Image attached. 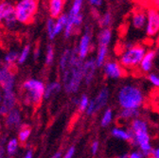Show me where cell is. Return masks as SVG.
Segmentation results:
<instances>
[{"label":"cell","mask_w":159,"mask_h":158,"mask_svg":"<svg viewBox=\"0 0 159 158\" xmlns=\"http://www.w3.org/2000/svg\"><path fill=\"white\" fill-rule=\"evenodd\" d=\"M66 24H67V14L64 13L57 19H55V24H54V36L55 37L61 32H64Z\"/></svg>","instance_id":"obj_20"},{"label":"cell","mask_w":159,"mask_h":158,"mask_svg":"<svg viewBox=\"0 0 159 158\" xmlns=\"http://www.w3.org/2000/svg\"><path fill=\"white\" fill-rule=\"evenodd\" d=\"M130 23L132 27L136 30L145 29L147 23V11L142 8H137L131 13Z\"/></svg>","instance_id":"obj_12"},{"label":"cell","mask_w":159,"mask_h":158,"mask_svg":"<svg viewBox=\"0 0 159 158\" xmlns=\"http://www.w3.org/2000/svg\"><path fill=\"white\" fill-rule=\"evenodd\" d=\"M147 6L153 8L155 10H157L159 11V0H148Z\"/></svg>","instance_id":"obj_36"},{"label":"cell","mask_w":159,"mask_h":158,"mask_svg":"<svg viewBox=\"0 0 159 158\" xmlns=\"http://www.w3.org/2000/svg\"><path fill=\"white\" fill-rule=\"evenodd\" d=\"M0 133H1V129H0Z\"/></svg>","instance_id":"obj_48"},{"label":"cell","mask_w":159,"mask_h":158,"mask_svg":"<svg viewBox=\"0 0 159 158\" xmlns=\"http://www.w3.org/2000/svg\"><path fill=\"white\" fill-rule=\"evenodd\" d=\"M104 74L110 79H121L126 75V69L117 62L108 61L103 65Z\"/></svg>","instance_id":"obj_11"},{"label":"cell","mask_w":159,"mask_h":158,"mask_svg":"<svg viewBox=\"0 0 159 158\" xmlns=\"http://www.w3.org/2000/svg\"><path fill=\"white\" fill-rule=\"evenodd\" d=\"M6 154V149H4L2 146H0V158H5Z\"/></svg>","instance_id":"obj_43"},{"label":"cell","mask_w":159,"mask_h":158,"mask_svg":"<svg viewBox=\"0 0 159 158\" xmlns=\"http://www.w3.org/2000/svg\"><path fill=\"white\" fill-rule=\"evenodd\" d=\"M148 158H152V157H148Z\"/></svg>","instance_id":"obj_49"},{"label":"cell","mask_w":159,"mask_h":158,"mask_svg":"<svg viewBox=\"0 0 159 158\" xmlns=\"http://www.w3.org/2000/svg\"><path fill=\"white\" fill-rule=\"evenodd\" d=\"M75 151H76L75 147H70V148L66 151V152L63 155L62 158H73V156H74V154H75Z\"/></svg>","instance_id":"obj_35"},{"label":"cell","mask_w":159,"mask_h":158,"mask_svg":"<svg viewBox=\"0 0 159 158\" xmlns=\"http://www.w3.org/2000/svg\"><path fill=\"white\" fill-rule=\"evenodd\" d=\"M89 103H90V100L88 98V97L86 95H83L81 97H80V100L78 101V109L80 112H86L88 106H89Z\"/></svg>","instance_id":"obj_29"},{"label":"cell","mask_w":159,"mask_h":158,"mask_svg":"<svg viewBox=\"0 0 159 158\" xmlns=\"http://www.w3.org/2000/svg\"><path fill=\"white\" fill-rule=\"evenodd\" d=\"M23 158H33V151H32V150L27 151V152L25 153Z\"/></svg>","instance_id":"obj_42"},{"label":"cell","mask_w":159,"mask_h":158,"mask_svg":"<svg viewBox=\"0 0 159 158\" xmlns=\"http://www.w3.org/2000/svg\"><path fill=\"white\" fill-rule=\"evenodd\" d=\"M17 23L14 4L9 0H0V26L13 29Z\"/></svg>","instance_id":"obj_7"},{"label":"cell","mask_w":159,"mask_h":158,"mask_svg":"<svg viewBox=\"0 0 159 158\" xmlns=\"http://www.w3.org/2000/svg\"><path fill=\"white\" fill-rule=\"evenodd\" d=\"M144 100V94L141 89L133 84L122 86L117 94V102L122 109H139Z\"/></svg>","instance_id":"obj_3"},{"label":"cell","mask_w":159,"mask_h":158,"mask_svg":"<svg viewBox=\"0 0 159 158\" xmlns=\"http://www.w3.org/2000/svg\"><path fill=\"white\" fill-rule=\"evenodd\" d=\"M148 80L151 84H152L156 88H159V76H157L155 74H149Z\"/></svg>","instance_id":"obj_34"},{"label":"cell","mask_w":159,"mask_h":158,"mask_svg":"<svg viewBox=\"0 0 159 158\" xmlns=\"http://www.w3.org/2000/svg\"><path fill=\"white\" fill-rule=\"evenodd\" d=\"M88 1L93 7H99V6H102L103 0H88Z\"/></svg>","instance_id":"obj_40"},{"label":"cell","mask_w":159,"mask_h":158,"mask_svg":"<svg viewBox=\"0 0 159 158\" xmlns=\"http://www.w3.org/2000/svg\"><path fill=\"white\" fill-rule=\"evenodd\" d=\"M63 157V155H62V153L60 152V151H58V152H56V153H54L50 158H62Z\"/></svg>","instance_id":"obj_44"},{"label":"cell","mask_w":159,"mask_h":158,"mask_svg":"<svg viewBox=\"0 0 159 158\" xmlns=\"http://www.w3.org/2000/svg\"><path fill=\"white\" fill-rule=\"evenodd\" d=\"M151 157L152 158H159V147H157V148L152 150Z\"/></svg>","instance_id":"obj_41"},{"label":"cell","mask_w":159,"mask_h":158,"mask_svg":"<svg viewBox=\"0 0 159 158\" xmlns=\"http://www.w3.org/2000/svg\"><path fill=\"white\" fill-rule=\"evenodd\" d=\"M130 132L132 134L131 142L140 149V152L142 153L143 157H151L152 147L151 144L148 123L142 118H134L131 121Z\"/></svg>","instance_id":"obj_1"},{"label":"cell","mask_w":159,"mask_h":158,"mask_svg":"<svg viewBox=\"0 0 159 158\" xmlns=\"http://www.w3.org/2000/svg\"><path fill=\"white\" fill-rule=\"evenodd\" d=\"M38 8L39 0H18L14 4L17 22L24 25L31 23L38 11Z\"/></svg>","instance_id":"obj_6"},{"label":"cell","mask_w":159,"mask_h":158,"mask_svg":"<svg viewBox=\"0 0 159 158\" xmlns=\"http://www.w3.org/2000/svg\"><path fill=\"white\" fill-rule=\"evenodd\" d=\"M138 2H140L142 5H147V3H148V0H137Z\"/></svg>","instance_id":"obj_46"},{"label":"cell","mask_w":159,"mask_h":158,"mask_svg":"<svg viewBox=\"0 0 159 158\" xmlns=\"http://www.w3.org/2000/svg\"><path fill=\"white\" fill-rule=\"evenodd\" d=\"M39 54H40V50L39 49H35V51H34V58L37 59L39 57Z\"/></svg>","instance_id":"obj_45"},{"label":"cell","mask_w":159,"mask_h":158,"mask_svg":"<svg viewBox=\"0 0 159 158\" xmlns=\"http://www.w3.org/2000/svg\"><path fill=\"white\" fill-rule=\"evenodd\" d=\"M155 56H156V52L153 49L147 50L140 65H139V66H138V68L141 73H149L152 70V68L153 66Z\"/></svg>","instance_id":"obj_15"},{"label":"cell","mask_w":159,"mask_h":158,"mask_svg":"<svg viewBox=\"0 0 159 158\" xmlns=\"http://www.w3.org/2000/svg\"><path fill=\"white\" fill-rule=\"evenodd\" d=\"M97 64L95 59H89L84 62L83 66V75H84V82L86 85H89L93 80L97 70Z\"/></svg>","instance_id":"obj_13"},{"label":"cell","mask_w":159,"mask_h":158,"mask_svg":"<svg viewBox=\"0 0 159 158\" xmlns=\"http://www.w3.org/2000/svg\"><path fill=\"white\" fill-rule=\"evenodd\" d=\"M91 43H92V33H91V29L87 28L83 33L82 37L80 38V41L77 47V53L81 60L84 61L88 55L91 47Z\"/></svg>","instance_id":"obj_10"},{"label":"cell","mask_w":159,"mask_h":158,"mask_svg":"<svg viewBox=\"0 0 159 158\" xmlns=\"http://www.w3.org/2000/svg\"><path fill=\"white\" fill-rule=\"evenodd\" d=\"M112 20H113L112 14L110 12H106L99 19V25H101L102 29H108V27L112 23Z\"/></svg>","instance_id":"obj_30"},{"label":"cell","mask_w":159,"mask_h":158,"mask_svg":"<svg viewBox=\"0 0 159 158\" xmlns=\"http://www.w3.org/2000/svg\"><path fill=\"white\" fill-rule=\"evenodd\" d=\"M19 148V141L17 138H11L7 142L6 145V153L9 155V157L13 156L14 154H16L17 151Z\"/></svg>","instance_id":"obj_25"},{"label":"cell","mask_w":159,"mask_h":158,"mask_svg":"<svg viewBox=\"0 0 159 158\" xmlns=\"http://www.w3.org/2000/svg\"><path fill=\"white\" fill-rule=\"evenodd\" d=\"M112 40V30L110 29H102L98 33V46H106Z\"/></svg>","instance_id":"obj_21"},{"label":"cell","mask_w":159,"mask_h":158,"mask_svg":"<svg viewBox=\"0 0 159 158\" xmlns=\"http://www.w3.org/2000/svg\"><path fill=\"white\" fill-rule=\"evenodd\" d=\"M108 56V47L106 46H98L97 56H96V64L98 67H102L105 65Z\"/></svg>","instance_id":"obj_17"},{"label":"cell","mask_w":159,"mask_h":158,"mask_svg":"<svg viewBox=\"0 0 159 158\" xmlns=\"http://www.w3.org/2000/svg\"><path fill=\"white\" fill-rule=\"evenodd\" d=\"M30 51H31L30 46H29V45L25 46V47L22 48V50L20 51V53H19L17 63H18L19 65H22V64L26 63V61L28 60V58H29V56H30Z\"/></svg>","instance_id":"obj_26"},{"label":"cell","mask_w":159,"mask_h":158,"mask_svg":"<svg viewBox=\"0 0 159 158\" xmlns=\"http://www.w3.org/2000/svg\"><path fill=\"white\" fill-rule=\"evenodd\" d=\"M18 56H19V53H17L16 51H10L6 54L4 60H5V63L7 64L8 66H11L13 65L17 61H18Z\"/></svg>","instance_id":"obj_28"},{"label":"cell","mask_w":159,"mask_h":158,"mask_svg":"<svg viewBox=\"0 0 159 158\" xmlns=\"http://www.w3.org/2000/svg\"><path fill=\"white\" fill-rule=\"evenodd\" d=\"M54 58H55V51L52 46H48L47 50H46V65H50L53 61H54Z\"/></svg>","instance_id":"obj_31"},{"label":"cell","mask_w":159,"mask_h":158,"mask_svg":"<svg viewBox=\"0 0 159 158\" xmlns=\"http://www.w3.org/2000/svg\"><path fill=\"white\" fill-rule=\"evenodd\" d=\"M98 148H99V143H98V141H97V140L94 141V142L92 143V145H91V152H92L93 155H95V154L98 153Z\"/></svg>","instance_id":"obj_37"},{"label":"cell","mask_w":159,"mask_h":158,"mask_svg":"<svg viewBox=\"0 0 159 158\" xmlns=\"http://www.w3.org/2000/svg\"><path fill=\"white\" fill-rule=\"evenodd\" d=\"M83 66L84 61L78 58L69 67L63 71L62 85L67 94H74L81 87L84 81Z\"/></svg>","instance_id":"obj_2"},{"label":"cell","mask_w":159,"mask_h":158,"mask_svg":"<svg viewBox=\"0 0 159 158\" xmlns=\"http://www.w3.org/2000/svg\"><path fill=\"white\" fill-rule=\"evenodd\" d=\"M8 158H11V157H8Z\"/></svg>","instance_id":"obj_50"},{"label":"cell","mask_w":159,"mask_h":158,"mask_svg":"<svg viewBox=\"0 0 159 158\" xmlns=\"http://www.w3.org/2000/svg\"><path fill=\"white\" fill-rule=\"evenodd\" d=\"M111 133L115 138H117V139L130 141V142L132 140V134L130 130H125L120 127H116L111 131Z\"/></svg>","instance_id":"obj_18"},{"label":"cell","mask_w":159,"mask_h":158,"mask_svg":"<svg viewBox=\"0 0 159 158\" xmlns=\"http://www.w3.org/2000/svg\"><path fill=\"white\" fill-rule=\"evenodd\" d=\"M146 52V47L141 44L129 45L119 56V64L126 70L137 68Z\"/></svg>","instance_id":"obj_4"},{"label":"cell","mask_w":159,"mask_h":158,"mask_svg":"<svg viewBox=\"0 0 159 158\" xmlns=\"http://www.w3.org/2000/svg\"><path fill=\"white\" fill-rule=\"evenodd\" d=\"M152 106H153V109L155 110V112L159 115V94L155 97L153 103H152Z\"/></svg>","instance_id":"obj_38"},{"label":"cell","mask_w":159,"mask_h":158,"mask_svg":"<svg viewBox=\"0 0 159 158\" xmlns=\"http://www.w3.org/2000/svg\"><path fill=\"white\" fill-rule=\"evenodd\" d=\"M66 5V0H49L48 1V11L53 19L60 17L64 11Z\"/></svg>","instance_id":"obj_16"},{"label":"cell","mask_w":159,"mask_h":158,"mask_svg":"<svg viewBox=\"0 0 159 158\" xmlns=\"http://www.w3.org/2000/svg\"><path fill=\"white\" fill-rule=\"evenodd\" d=\"M145 33L148 38L152 39L159 36V11L149 7L147 10V23Z\"/></svg>","instance_id":"obj_8"},{"label":"cell","mask_w":159,"mask_h":158,"mask_svg":"<svg viewBox=\"0 0 159 158\" xmlns=\"http://www.w3.org/2000/svg\"><path fill=\"white\" fill-rule=\"evenodd\" d=\"M23 90L25 91V101L28 104L39 106L43 98H45L46 85L37 79L26 80L23 84Z\"/></svg>","instance_id":"obj_5"},{"label":"cell","mask_w":159,"mask_h":158,"mask_svg":"<svg viewBox=\"0 0 159 158\" xmlns=\"http://www.w3.org/2000/svg\"><path fill=\"white\" fill-rule=\"evenodd\" d=\"M54 24H55V19L50 18L47 22V31H48V35L49 37V39H54Z\"/></svg>","instance_id":"obj_32"},{"label":"cell","mask_w":159,"mask_h":158,"mask_svg":"<svg viewBox=\"0 0 159 158\" xmlns=\"http://www.w3.org/2000/svg\"><path fill=\"white\" fill-rule=\"evenodd\" d=\"M128 158H143V155L140 151H133L129 154Z\"/></svg>","instance_id":"obj_39"},{"label":"cell","mask_w":159,"mask_h":158,"mask_svg":"<svg viewBox=\"0 0 159 158\" xmlns=\"http://www.w3.org/2000/svg\"><path fill=\"white\" fill-rule=\"evenodd\" d=\"M10 73L11 71L9 70L8 67H0V85L5 82V80L8 78Z\"/></svg>","instance_id":"obj_33"},{"label":"cell","mask_w":159,"mask_h":158,"mask_svg":"<svg viewBox=\"0 0 159 158\" xmlns=\"http://www.w3.org/2000/svg\"><path fill=\"white\" fill-rule=\"evenodd\" d=\"M109 100V90L107 88H102L98 94L96 96L94 100L90 101L89 106L86 110V114L88 115H92L98 111L102 110L108 102Z\"/></svg>","instance_id":"obj_9"},{"label":"cell","mask_w":159,"mask_h":158,"mask_svg":"<svg viewBox=\"0 0 159 158\" xmlns=\"http://www.w3.org/2000/svg\"><path fill=\"white\" fill-rule=\"evenodd\" d=\"M62 84L59 82H52L50 84H48L46 86V90H45V98L48 100V98L52 97L53 96H55L56 94H58L62 89Z\"/></svg>","instance_id":"obj_19"},{"label":"cell","mask_w":159,"mask_h":158,"mask_svg":"<svg viewBox=\"0 0 159 158\" xmlns=\"http://www.w3.org/2000/svg\"><path fill=\"white\" fill-rule=\"evenodd\" d=\"M30 134H31V128L30 126H28V125L21 126V128H20L18 131V134H17V139H18L19 143H21V144L27 143Z\"/></svg>","instance_id":"obj_22"},{"label":"cell","mask_w":159,"mask_h":158,"mask_svg":"<svg viewBox=\"0 0 159 158\" xmlns=\"http://www.w3.org/2000/svg\"><path fill=\"white\" fill-rule=\"evenodd\" d=\"M138 113V109H122L119 114V117L123 120H133L134 118H137Z\"/></svg>","instance_id":"obj_23"},{"label":"cell","mask_w":159,"mask_h":158,"mask_svg":"<svg viewBox=\"0 0 159 158\" xmlns=\"http://www.w3.org/2000/svg\"><path fill=\"white\" fill-rule=\"evenodd\" d=\"M2 100H3V92L0 90V104L2 102Z\"/></svg>","instance_id":"obj_47"},{"label":"cell","mask_w":159,"mask_h":158,"mask_svg":"<svg viewBox=\"0 0 159 158\" xmlns=\"http://www.w3.org/2000/svg\"><path fill=\"white\" fill-rule=\"evenodd\" d=\"M21 122H22L21 112L17 108L11 109L6 115V125L10 129H16V128L20 129L22 126Z\"/></svg>","instance_id":"obj_14"},{"label":"cell","mask_w":159,"mask_h":158,"mask_svg":"<svg viewBox=\"0 0 159 158\" xmlns=\"http://www.w3.org/2000/svg\"><path fill=\"white\" fill-rule=\"evenodd\" d=\"M112 120H113V111L110 108H108L102 114V120H101V125L102 127H107L108 125L111 124Z\"/></svg>","instance_id":"obj_27"},{"label":"cell","mask_w":159,"mask_h":158,"mask_svg":"<svg viewBox=\"0 0 159 158\" xmlns=\"http://www.w3.org/2000/svg\"><path fill=\"white\" fill-rule=\"evenodd\" d=\"M84 0H73L71 8L69 10V12L67 13L68 17H75L79 14H81V11L83 8Z\"/></svg>","instance_id":"obj_24"}]
</instances>
